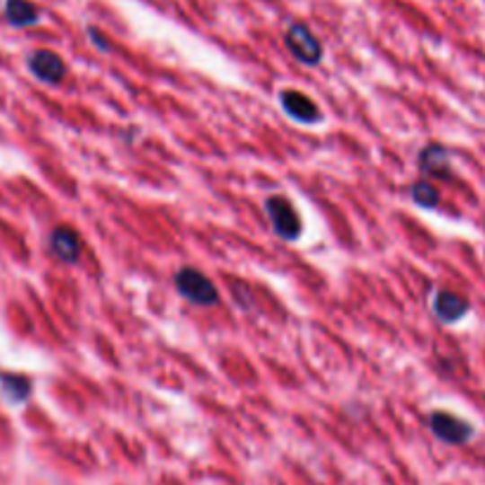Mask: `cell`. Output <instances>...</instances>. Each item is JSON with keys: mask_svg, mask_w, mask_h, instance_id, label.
<instances>
[{"mask_svg": "<svg viewBox=\"0 0 485 485\" xmlns=\"http://www.w3.org/2000/svg\"><path fill=\"white\" fill-rule=\"evenodd\" d=\"M175 289L182 298H188L194 305H216L220 301L218 289L211 279L197 268H181L175 272Z\"/></svg>", "mask_w": 485, "mask_h": 485, "instance_id": "6da1fadb", "label": "cell"}, {"mask_svg": "<svg viewBox=\"0 0 485 485\" xmlns=\"http://www.w3.org/2000/svg\"><path fill=\"white\" fill-rule=\"evenodd\" d=\"M266 214L272 223V230L278 237H282L285 242L298 240L301 234V218H298L296 208L291 204L287 197H268L266 199Z\"/></svg>", "mask_w": 485, "mask_h": 485, "instance_id": "7a4b0ae2", "label": "cell"}, {"mask_svg": "<svg viewBox=\"0 0 485 485\" xmlns=\"http://www.w3.org/2000/svg\"><path fill=\"white\" fill-rule=\"evenodd\" d=\"M285 43L294 57L305 66H317L322 62V43L313 36V31L305 24L296 22L287 29Z\"/></svg>", "mask_w": 485, "mask_h": 485, "instance_id": "3957f363", "label": "cell"}, {"mask_svg": "<svg viewBox=\"0 0 485 485\" xmlns=\"http://www.w3.org/2000/svg\"><path fill=\"white\" fill-rule=\"evenodd\" d=\"M428 424H431V431H434L436 438H440L443 443H450V445H462L473 436L472 424H466L464 419L447 412H434Z\"/></svg>", "mask_w": 485, "mask_h": 485, "instance_id": "277c9868", "label": "cell"}, {"mask_svg": "<svg viewBox=\"0 0 485 485\" xmlns=\"http://www.w3.org/2000/svg\"><path fill=\"white\" fill-rule=\"evenodd\" d=\"M29 69L39 81L48 85H57L65 81L66 76V65L65 59L59 57L57 52L50 50H36L29 57Z\"/></svg>", "mask_w": 485, "mask_h": 485, "instance_id": "5b68a950", "label": "cell"}, {"mask_svg": "<svg viewBox=\"0 0 485 485\" xmlns=\"http://www.w3.org/2000/svg\"><path fill=\"white\" fill-rule=\"evenodd\" d=\"M279 104H282V110L287 111V117H291L296 123H304V126H313V123L322 119L317 104L313 102L311 97H305L304 93L285 91L279 95Z\"/></svg>", "mask_w": 485, "mask_h": 485, "instance_id": "8992f818", "label": "cell"}, {"mask_svg": "<svg viewBox=\"0 0 485 485\" xmlns=\"http://www.w3.org/2000/svg\"><path fill=\"white\" fill-rule=\"evenodd\" d=\"M50 251L62 263H76L81 256V237L72 227H55L50 234Z\"/></svg>", "mask_w": 485, "mask_h": 485, "instance_id": "52a82bcc", "label": "cell"}, {"mask_svg": "<svg viewBox=\"0 0 485 485\" xmlns=\"http://www.w3.org/2000/svg\"><path fill=\"white\" fill-rule=\"evenodd\" d=\"M419 169L421 173L450 181V152L443 145H427L419 152Z\"/></svg>", "mask_w": 485, "mask_h": 485, "instance_id": "ba28073f", "label": "cell"}, {"mask_svg": "<svg viewBox=\"0 0 485 485\" xmlns=\"http://www.w3.org/2000/svg\"><path fill=\"white\" fill-rule=\"evenodd\" d=\"M469 311V301L454 291H436L434 313L440 322H457Z\"/></svg>", "mask_w": 485, "mask_h": 485, "instance_id": "9c48e42d", "label": "cell"}, {"mask_svg": "<svg viewBox=\"0 0 485 485\" xmlns=\"http://www.w3.org/2000/svg\"><path fill=\"white\" fill-rule=\"evenodd\" d=\"M5 20L7 24L24 29V26H33L40 20V10L33 5L31 0H5Z\"/></svg>", "mask_w": 485, "mask_h": 485, "instance_id": "30bf717a", "label": "cell"}, {"mask_svg": "<svg viewBox=\"0 0 485 485\" xmlns=\"http://www.w3.org/2000/svg\"><path fill=\"white\" fill-rule=\"evenodd\" d=\"M0 388L10 402H24L29 395H31V379L24 375H7V372H0Z\"/></svg>", "mask_w": 485, "mask_h": 485, "instance_id": "8fae6325", "label": "cell"}, {"mask_svg": "<svg viewBox=\"0 0 485 485\" xmlns=\"http://www.w3.org/2000/svg\"><path fill=\"white\" fill-rule=\"evenodd\" d=\"M410 194H412L414 204H419L421 208H436V207H438L440 194H438V190H436L434 185H431V182H427V181L414 182L412 190H410Z\"/></svg>", "mask_w": 485, "mask_h": 485, "instance_id": "7c38bea8", "label": "cell"}, {"mask_svg": "<svg viewBox=\"0 0 485 485\" xmlns=\"http://www.w3.org/2000/svg\"><path fill=\"white\" fill-rule=\"evenodd\" d=\"M230 289H233V296H234V301H237V305H242L244 311H251L253 294H251V289H249V285H244V282H240V279H234V282H230Z\"/></svg>", "mask_w": 485, "mask_h": 485, "instance_id": "4fadbf2b", "label": "cell"}, {"mask_svg": "<svg viewBox=\"0 0 485 485\" xmlns=\"http://www.w3.org/2000/svg\"><path fill=\"white\" fill-rule=\"evenodd\" d=\"M88 36H91V40L95 43L97 50H102V52L110 50V40H104L102 36H100V31H97V29H88Z\"/></svg>", "mask_w": 485, "mask_h": 485, "instance_id": "5bb4252c", "label": "cell"}]
</instances>
